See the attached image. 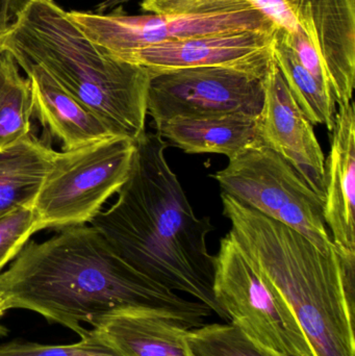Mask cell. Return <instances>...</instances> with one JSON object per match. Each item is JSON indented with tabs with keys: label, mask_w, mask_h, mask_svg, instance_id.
<instances>
[{
	"label": "cell",
	"mask_w": 355,
	"mask_h": 356,
	"mask_svg": "<svg viewBox=\"0 0 355 356\" xmlns=\"http://www.w3.org/2000/svg\"><path fill=\"white\" fill-rule=\"evenodd\" d=\"M0 290L10 309L39 314L81 339L110 312L141 309L192 330L213 312L160 286L125 263L90 225L60 228L44 242L28 241L6 271Z\"/></svg>",
	"instance_id": "1"
},
{
	"label": "cell",
	"mask_w": 355,
	"mask_h": 356,
	"mask_svg": "<svg viewBox=\"0 0 355 356\" xmlns=\"http://www.w3.org/2000/svg\"><path fill=\"white\" fill-rule=\"evenodd\" d=\"M131 173L118 198L90 225L133 269L160 286L183 293L229 323L214 295L215 255L210 217H198L166 159L168 143L145 131L135 141Z\"/></svg>",
	"instance_id": "2"
},
{
	"label": "cell",
	"mask_w": 355,
	"mask_h": 356,
	"mask_svg": "<svg viewBox=\"0 0 355 356\" xmlns=\"http://www.w3.org/2000/svg\"><path fill=\"white\" fill-rule=\"evenodd\" d=\"M231 234L287 301L316 356H355V259L308 238L229 195Z\"/></svg>",
	"instance_id": "3"
},
{
	"label": "cell",
	"mask_w": 355,
	"mask_h": 356,
	"mask_svg": "<svg viewBox=\"0 0 355 356\" xmlns=\"http://www.w3.org/2000/svg\"><path fill=\"white\" fill-rule=\"evenodd\" d=\"M6 50L45 69L112 135L135 142L145 133L149 69L92 43L54 0H29Z\"/></svg>",
	"instance_id": "4"
},
{
	"label": "cell",
	"mask_w": 355,
	"mask_h": 356,
	"mask_svg": "<svg viewBox=\"0 0 355 356\" xmlns=\"http://www.w3.org/2000/svg\"><path fill=\"white\" fill-rule=\"evenodd\" d=\"M135 147L133 140L113 136L58 152L33 204L41 229L89 224L126 181Z\"/></svg>",
	"instance_id": "5"
},
{
	"label": "cell",
	"mask_w": 355,
	"mask_h": 356,
	"mask_svg": "<svg viewBox=\"0 0 355 356\" xmlns=\"http://www.w3.org/2000/svg\"><path fill=\"white\" fill-rule=\"evenodd\" d=\"M214 295L229 322L283 356H316L291 307L231 232L215 255Z\"/></svg>",
	"instance_id": "6"
},
{
	"label": "cell",
	"mask_w": 355,
	"mask_h": 356,
	"mask_svg": "<svg viewBox=\"0 0 355 356\" xmlns=\"http://www.w3.org/2000/svg\"><path fill=\"white\" fill-rule=\"evenodd\" d=\"M212 177L223 193L299 232L321 252L335 248L323 216L324 200L261 141L229 160Z\"/></svg>",
	"instance_id": "7"
},
{
	"label": "cell",
	"mask_w": 355,
	"mask_h": 356,
	"mask_svg": "<svg viewBox=\"0 0 355 356\" xmlns=\"http://www.w3.org/2000/svg\"><path fill=\"white\" fill-rule=\"evenodd\" d=\"M271 66L149 70L147 116L151 117L156 129L181 117L223 113L258 116L264 104L265 83Z\"/></svg>",
	"instance_id": "8"
},
{
	"label": "cell",
	"mask_w": 355,
	"mask_h": 356,
	"mask_svg": "<svg viewBox=\"0 0 355 356\" xmlns=\"http://www.w3.org/2000/svg\"><path fill=\"white\" fill-rule=\"evenodd\" d=\"M68 15L92 43L115 58L198 35L277 29L254 6L204 15H127L121 8L110 14L72 10Z\"/></svg>",
	"instance_id": "9"
},
{
	"label": "cell",
	"mask_w": 355,
	"mask_h": 356,
	"mask_svg": "<svg viewBox=\"0 0 355 356\" xmlns=\"http://www.w3.org/2000/svg\"><path fill=\"white\" fill-rule=\"evenodd\" d=\"M277 29L308 38L339 106L354 98L355 0H249Z\"/></svg>",
	"instance_id": "10"
},
{
	"label": "cell",
	"mask_w": 355,
	"mask_h": 356,
	"mask_svg": "<svg viewBox=\"0 0 355 356\" xmlns=\"http://www.w3.org/2000/svg\"><path fill=\"white\" fill-rule=\"evenodd\" d=\"M258 138L261 143L283 159L324 200V154L314 125L292 97L274 58L265 83Z\"/></svg>",
	"instance_id": "11"
},
{
	"label": "cell",
	"mask_w": 355,
	"mask_h": 356,
	"mask_svg": "<svg viewBox=\"0 0 355 356\" xmlns=\"http://www.w3.org/2000/svg\"><path fill=\"white\" fill-rule=\"evenodd\" d=\"M276 29L198 35L156 44L118 58L152 71L195 67L268 68L273 63Z\"/></svg>",
	"instance_id": "12"
},
{
	"label": "cell",
	"mask_w": 355,
	"mask_h": 356,
	"mask_svg": "<svg viewBox=\"0 0 355 356\" xmlns=\"http://www.w3.org/2000/svg\"><path fill=\"white\" fill-rule=\"evenodd\" d=\"M354 102L339 106L324 164V216L331 242L339 254L355 259Z\"/></svg>",
	"instance_id": "13"
},
{
	"label": "cell",
	"mask_w": 355,
	"mask_h": 356,
	"mask_svg": "<svg viewBox=\"0 0 355 356\" xmlns=\"http://www.w3.org/2000/svg\"><path fill=\"white\" fill-rule=\"evenodd\" d=\"M189 330L146 309H122L100 318L87 337L115 356H194Z\"/></svg>",
	"instance_id": "14"
},
{
	"label": "cell",
	"mask_w": 355,
	"mask_h": 356,
	"mask_svg": "<svg viewBox=\"0 0 355 356\" xmlns=\"http://www.w3.org/2000/svg\"><path fill=\"white\" fill-rule=\"evenodd\" d=\"M17 64L31 81L33 117L41 123L49 137L60 142L62 152L114 136L40 65L28 62Z\"/></svg>",
	"instance_id": "15"
},
{
	"label": "cell",
	"mask_w": 355,
	"mask_h": 356,
	"mask_svg": "<svg viewBox=\"0 0 355 356\" xmlns=\"http://www.w3.org/2000/svg\"><path fill=\"white\" fill-rule=\"evenodd\" d=\"M258 116L223 113L181 117L167 121L156 129L167 143L185 154H221L231 160L260 141Z\"/></svg>",
	"instance_id": "16"
},
{
	"label": "cell",
	"mask_w": 355,
	"mask_h": 356,
	"mask_svg": "<svg viewBox=\"0 0 355 356\" xmlns=\"http://www.w3.org/2000/svg\"><path fill=\"white\" fill-rule=\"evenodd\" d=\"M58 152L29 133L0 149V217L22 207H33Z\"/></svg>",
	"instance_id": "17"
},
{
	"label": "cell",
	"mask_w": 355,
	"mask_h": 356,
	"mask_svg": "<svg viewBox=\"0 0 355 356\" xmlns=\"http://www.w3.org/2000/svg\"><path fill=\"white\" fill-rule=\"evenodd\" d=\"M273 58L304 116L313 125H324L333 131L337 115V102L329 91L300 64L281 31H275Z\"/></svg>",
	"instance_id": "18"
},
{
	"label": "cell",
	"mask_w": 355,
	"mask_h": 356,
	"mask_svg": "<svg viewBox=\"0 0 355 356\" xmlns=\"http://www.w3.org/2000/svg\"><path fill=\"white\" fill-rule=\"evenodd\" d=\"M18 67L10 51L0 54V149L31 133V81Z\"/></svg>",
	"instance_id": "19"
},
{
	"label": "cell",
	"mask_w": 355,
	"mask_h": 356,
	"mask_svg": "<svg viewBox=\"0 0 355 356\" xmlns=\"http://www.w3.org/2000/svg\"><path fill=\"white\" fill-rule=\"evenodd\" d=\"M189 344L194 356H283L256 344L231 322L192 328Z\"/></svg>",
	"instance_id": "20"
},
{
	"label": "cell",
	"mask_w": 355,
	"mask_h": 356,
	"mask_svg": "<svg viewBox=\"0 0 355 356\" xmlns=\"http://www.w3.org/2000/svg\"><path fill=\"white\" fill-rule=\"evenodd\" d=\"M35 207H22L0 217V271L14 261L35 232H40Z\"/></svg>",
	"instance_id": "21"
},
{
	"label": "cell",
	"mask_w": 355,
	"mask_h": 356,
	"mask_svg": "<svg viewBox=\"0 0 355 356\" xmlns=\"http://www.w3.org/2000/svg\"><path fill=\"white\" fill-rule=\"evenodd\" d=\"M0 356H115L89 337L70 345L13 342L0 345Z\"/></svg>",
	"instance_id": "22"
},
{
	"label": "cell",
	"mask_w": 355,
	"mask_h": 356,
	"mask_svg": "<svg viewBox=\"0 0 355 356\" xmlns=\"http://www.w3.org/2000/svg\"><path fill=\"white\" fill-rule=\"evenodd\" d=\"M252 6L249 0H142L144 12L156 15H204Z\"/></svg>",
	"instance_id": "23"
},
{
	"label": "cell",
	"mask_w": 355,
	"mask_h": 356,
	"mask_svg": "<svg viewBox=\"0 0 355 356\" xmlns=\"http://www.w3.org/2000/svg\"><path fill=\"white\" fill-rule=\"evenodd\" d=\"M279 31H281L286 43L291 48L300 64L333 96L331 83H329L324 65H323L316 48L308 41V38L302 35H298V33H292L291 35V33H287L281 29H279Z\"/></svg>",
	"instance_id": "24"
},
{
	"label": "cell",
	"mask_w": 355,
	"mask_h": 356,
	"mask_svg": "<svg viewBox=\"0 0 355 356\" xmlns=\"http://www.w3.org/2000/svg\"><path fill=\"white\" fill-rule=\"evenodd\" d=\"M29 0H0V33H10L18 23Z\"/></svg>",
	"instance_id": "25"
},
{
	"label": "cell",
	"mask_w": 355,
	"mask_h": 356,
	"mask_svg": "<svg viewBox=\"0 0 355 356\" xmlns=\"http://www.w3.org/2000/svg\"><path fill=\"white\" fill-rule=\"evenodd\" d=\"M10 309L8 307V301H6V297H4L3 293L0 290V319L3 317L4 314ZM8 334V330L4 328L3 326L0 325V337L6 336Z\"/></svg>",
	"instance_id": "26"
},
{
	"label": "cell",
	"mask_w": 355,
	"mask_h": 356,
	"mask_svg": "<svg viewBox=\"0 0 355 356\" xmlns=\"http://www.w3.org/2000/svg\"><path fill=\"white\" fill-rule=\"evenodd\" d=\"M129 1V0H106L104 3L100 4L99 8H98V13L101 12V10H106V8H115L116 6H119V4L124 3V2Z\"/></svg>",
	"instance_id": "27"
},
{
	"label": "cell",
	"mask_w": 355,
	"mask_h": 356,
	"mask_svg": "<svg viewBox=\"0 0 355 356\" xmlns=\"http://www.w3.org/2000/svg\"><path fill=\"white\" fill-rule=\"evenodd\" d=\"M10 33H0V54L6 50V40Z\"/></svg>",
	"instance_id": "28"
}]
</instances>
